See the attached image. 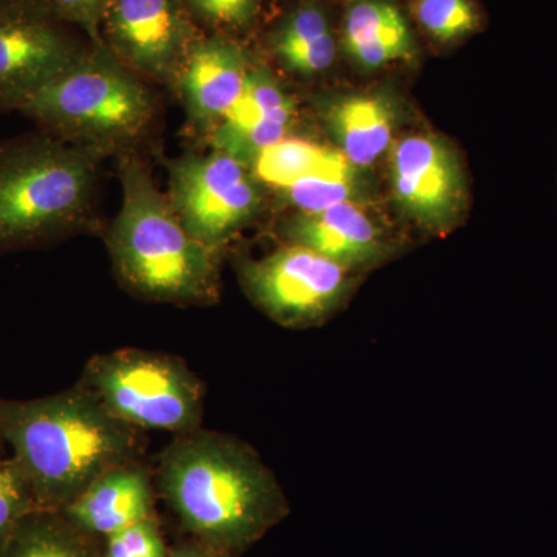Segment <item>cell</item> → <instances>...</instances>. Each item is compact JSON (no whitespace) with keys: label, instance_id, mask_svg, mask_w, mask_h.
Wrapping results in <instances>:
<instances>
[{"label":"cell","instance_id":"cell-11","mask_svg":"<svg viewBox=\"0 0 557 557\" xmlns=\"http://www.w3.org/2000/svg\"><path fill=\"white\" fill-rule=\"evenodd\" d=\"M391 182L403 211L429 230L448 228L463 203V175L456 153L435 137L399 139L391 152Z\"/></svg>","mask_w":557,"mask_h":557},{"label":"cell","instance_id":"cell-10","mask_svg":"<svg viewBox=\"0 0 557 557\" xmlns=\"http://www.w3.org/2000/svg\"><path fill=\"white\" fill-rule=\"evenodd\" d=\"M201 36L185 0H112L102 21V44L145 78L171 83Z\"/></svg>","mask_w":557,"mask_h":557},{"label":"cell","instance_id":"cell-6","mask_svg":"<svg viewBox=\"0 0 557 557\" xmlns=\"http://www.w3.org/2000/svg\"><path fill=\"white\" fill-rule=\"evenodd\" d=\"M81 387L135 429L188 434L200 429L205 392L180 358L123 348L87 362Z\"/></svg>","mask_w":557,"mask_h":557},{"label":"cell","instance_id":"cell-17","mask_svg":"<svg viewBox=\"0 0 557 557\" xmlns=\"http://www.w3.org/2000/svg\"><path fill=\"white\" fill-rule=\"evenodd\" d=\"M327 124L339 145V152L355 168L375 163L392 143L394 113L386 100L373 95H357L333 102Z\"/></svg>","mask_w":557,"mask_h":557},{"label":"cell","instance_id":"cell-27","mask_svg":"<svg viewBox=\"0 0 557 557\" xmlns=\"http://www.w3.org/2000/svg\"><path fill=\"white\" fill-rule=\"evenodd\" d=\"M172 557H222V555L214 552H203V549H182Z\"/></svg>","mask_w":557,"mask_h":557},{"label":"cell","instance_id":"cell-4","mask_svg":"<svg viewBox=\"0 0 557 557\" xmlns=\"http://www.w3.org/2000/svg\"><path fill=\"white\" fill-rule=\"evenodd\" d=\"M104 157L46 132L0 141V251L83 228Z\"/></svg>","mask_w":557,"mask_h":557},{"label":"cell","instance_id":"cell-14","mask_svg":"<svg viewBox=\"0 0 557 557\" xmlns=\"http://www.w3.org/2000/svg\"><path fill=\"white\" fill-rule=\"evenodd\" d=\"M285 244L302 245L359 273L391 256L383 230L351 201L324 211L298 212L284 228Z\"/></svg>","mask_w":557,"mask_h":557},{"label":"cell","instance_id":"cell-21","mask_svg":"<svg viewBox=\"0 0 557 557\" xmlns=\"http://www.w3.org/2000/svg\"><path fill=\"white\" fill-rule=\"evenodd\" d=\"M354 189L355 166L348 163L346 166L299 180L295 185L282 189L281 194L299 212H318L350 201Z\"/></svg>","mask_w":557,"mask_h":557},{"label":"cell","instance_id":"cell-1","mask_svg":"<svg viewBox=\"0 0 557 557\" xmlns=\"http://www.w3.org/2000/svg\"><path fill=\"white\" fill-rule=\"evenodd\" d=\"M159 487L185 527L219 552L248 547L287 511L276 478L251 446L201 429L163 450Z\"/></svg>","mask_w":557,"mask_h":557},{"label":"cell","instance_id":"cell-18","mask_svg":"<svg viewBox=\"0 0 557 557\" xmlns=\"http://www.w3.org/2000/svg\"><path fill=\"white\" fill-rule=\"evenodd\" d=\"M271 50L289 72L310 76L335 61L336 44L324 11L306 3L285 17L271 35Z\"/></svg>","mask_w":557,"mask_h":557},{"label":"cell","instance_id":"cell-22","mask_svg":"<svg viewBox=\"0 0 557 557\" xmlns=\"http://www.w3.org/2000/svg\"><path fill=\"white\" fill-rule=\"evenodd\" d=\"M416 16L442 42H453L479 27V13L469 0H418Z\"/></svg>","mask_w":557,"mask_h":557},{"label":"cell","instance_id":"cell-25","mask_svg":"<svg viewBox=\"0 0 557 557\" xmlns=\"http://www.w3.org/2000/svg\"><path fill=\"white\" fill-rule=\"evenodd\" d=\"M104 557H168L152 519L141 520L108 537Z\"/></svg>","mask_w":557,"mask_h":557},{"label":"cell","instance_id":"cell-2","mask_svg":"<svg viewBox=\"0 0 557 557\" xmlns=\"http://www.w3.org/2000/svg\"><path fill=\"white\" fill-rule=\"evenodd\" d=\"M0 435L35 504L67 507L109 469L135 460L138 429L81 387L32 401L0 403Z\"/></svg>","mask_w":557,"mask_h":557},{"label":"cell","instance_id":"cell-3","mask_svg":"<svg viewBox=\"0 0 557 557\" xmlns=\"http://www.w3.org/2000/svg\"><path fill=\"white\" fill-rule=\"evenodd\" d=\"M119 172L123 203L110 226L108 248L121 285L150 302H218V249L190 236L138 157L121 152Z\"/></svg>","mask_w":557,"mask_h":557},{"label":"cell","instance_id":"cell-8","mask_svg":"<svg viewBox=\"0 0 557 557\" xmlns=\"http://www.w3.org/2000/svg\"><path fill=\"white\" fill-rule=\"evenodd\" d=\"M168 171V199L175 214L190 236L209 248L220 251L262 208L255 172L222 150L171 160Z\"/></svg>","mask_w":557,"mask_h":557},{"label":"cell","instance_id":"cell-15","mask_svg":"<svg viewBox=\"0 0 557 557\" xmlns=\"http://www.w3.org/2000/svg\"><path fill=\"white\" fill-rule=\"evenodd\" d=\"M64 511L76 528L106 537L150 519L152 487L148 471L135 460L109 469Z\"/></svg>","mask_w":557,"mask_h":557},{"label":"cell","instance_id":"cell-7","mask_svg":"<svg viewBox=\"0 0 557 557\" xmlns=\"http://www.w3.org/2000/svg\"><path fill=\"white\" fill-rule=\"evenodd\" d=\"M240 282L251 302L277 324L309 329L335 317L357 274L302 245L285 244L265 258L245 260Z\"/></svg>","mask_w":557,"mask_h":557},{"label":"cell","instance_id":"cell-26","mask_svg":"<svg viewBox=\"0 0 557 557\" xmlns=\"http://www.w3.org/2000/svg\"><path fill=\"white\" fill-rule=\"evenodd\" d=\"M112 0H46L50 10L72 27L79 28L89 42L104 46L101 38L102 21Z\"/></svg>","mask_w":557,"mask_h":557},{"label":"cell","instance_id":"cell-13","mask_svg":"<svg viewBox=\"0 0 557 557\" xmlns=\"http://www.w3.org/2000/svg\"><path fill=\"white\" fill-rule=\"evenodd\" d=\"M295 116V102L269 70L251 65L239 100L212 129V148L252 168L263 150L287 138Z\"/></svg>","mask_w":557,"mask_h":557},{"label":"cell","instance_id":"cell-12","mask_svg":"<svg viewBox=\"0 0 557 557\" xmlns=\"http://www.w3.org/2000/svg\"><path fill=\"white\" fill-rule=\"evenodd\" d=\"M251 62L236 40L201 35L190 47L177 78L188 115L203 129H214L239 100Z\"/></svg>","mask_w":557,"mask_h":557},{"label":"cell","instance_id":"cell-24","mask_svg":"<svg viewBox=\"0 0 557 557\" xmlns=\"http://www.w3.org/2000/svg\"><path fill=\"white\" fill-rule=\"evenodd\" d=\"M185 3L199 28L226 36V32L247 27L260 0H185Z\"/></svg>","mask_w":557,"mask_h":557},{"label":"cell","instance_id":"cell-20","mask_svg":"<svg viewBox=\"0 0 557 557\" xmlns=\"http://www.w3.org/2000/svg\"><path fill=\"white\" fill-rule=\"evenodd\" d=\"M24 520L0 557H94L70 528L49 519H35L24 525Z\"/></svg>","mask_w":557,"mask_h":557},{"label":"cell","instance_id":"cell-19","mask_svg":"<svg viewBox=\"0 0 557 557\" xmlns=\"http://www.w3.org/2000/svg\"><path fill=\"white\" fill-rule=\"evenodd\" d=\"M348 163L350 161L339 150L324 148L307 139L284 138L263 150L251 170L260 183L282 190L299 180L336 170Z\"/></svg>","mask_w":557,"mask_h":557},{"label":"cell","instance_id":"cell-23","mask_svg":"<svg viewBox=\"0 0 557 557\" xmlns=\"http://www.w3.org/2000/svg\"><path fill=\"white\" fill-rule=\"evenodd\" d=\"M33 504L35 498L13 458L0 460V552L30 515Z\"/></svg>","mask_w":557,"mask_h":557},{"label":"cell","instance_id":"cell-9","mask_svg":"<svg viewBox=\"0 0 557 557\" xmlns=\"http://www.w3.org/2000/svg\"><path fill=\"white\" fill-rule=\"evenodd\" d=\"M87 47L46 0H0V110L20 112Z\"/></svg>","mask_w":557,"mask_h":557},{"label":"cell","instance_id":"cell-5","mask_svg":"<svg viewBox=\"0 0 557 557\" xmlns=\"http://www.w3.org/2000/svg\"><path fill=\"white\" fill-rule=\"evenodd\" d=\"M20 112L46 134L108 156L123 152L148 134L157 106L141 76L108 47L90 42Z\"/></svg>","mask_w":557,"mask_h":557},{"label":"cell","instance_id":"cell-16","mask_svg":"<svg viewBox=\"0 0 557 557\" xmlns=\"http://www.w3.org/2000/svg\"><path fill=\"white\" fill-rule=\"evenodd\" d=\"M341 46L362 67L408 60L413 39L397 7L384 0H359L344 21Z\"/></svg>","mask_w":557,"mask_h":557}]
</instances>
